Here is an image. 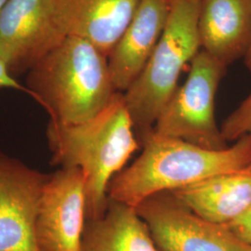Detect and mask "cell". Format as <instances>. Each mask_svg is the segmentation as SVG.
<instances>
[{"mask_svg": "<svg viewBox=\"0 0 251 251\" xmlns=\"http://www.w3.org/2000/svg\"><path fill=\"white\" fill-rule=\"evenodd\" d=\"M227 225L241 241L251 247V206Z\"/></svg>", "mask_w": 251, "mask_h": 251, "instance_id": "16", "label": "cell"}, {"mask_svg": "<svg viewBox=\"0 0 251 251\" xmlns=\"http://www.w3.org/2000/svg\"><path fill=\"white\" fill-rule=\"evenodd\" d=\"M87 222L85 179L78 168H60L41 191L34 225L40 251H79Z\"/></svg>", "mask_w": 251, "mask_h": 251, "instance_id": "7", "label": "cell"}, {"mask_svg": "<svg viewBox=\"0 0 251 251\" xmlns=\"http://www.w3.org/2000/svg\"><path fill=\"white\" fill-rule=\"evenodd\" d=\"M201 50L226 66L245 58L251 45V0H200Z\"/></svg>", "mask_w": 251, "mask_h": 251, "instance_id": "12", "label": "cell"}, {"mask_svg": "<svg viewBox=\"0 0 251 251\" xmlns=\"http://www.w3.org/2000/svg\"><path fill=\"white\" fill-rule=\"evenodd\" d=\"M200 0H171L167 25L144 70L123 99L135 128L153 127L163 108L179 87V75L201 50L198 18Z\"/></svg>", "mask_w": 251, "mask_h": 251, "instance_id": "4", "label": "cell"}, {"mask_svg": "<svg viewBox=\"0 0 251 251\" xmlns=\"http://www.w3.org/2000/svg\"><path fill=\"white\" fill-rule=\"evenodd\" d=\"M171 0H141L129 24L108 55L115 88L125 92L144 70L164 32Z\"/></svg>", "mask_w": 251, "mask_h": 251, "instance_id": "11", "label": "cell"}, {"mask_svg": "<svg viewBox=\"0 0 251 251\" xmlns=\"http://www.w3.org/2000/svg\"><path fill=\"white\" fill-rule=\"evenodd\" d=\"M79 251H158L134 207L109 200L105 214L86 222Z\"/></svg>", "mask_w": 251, "mask_h": 251, "instance_id": "14", "label": "cell"}, {"mask_svg": "<svg viewBox=\"0 0 251 251\" xmlns=\"http://www.w3.org/2000/svg\"><path fill=\"white\" fill-rule=\"evenodd\" d=\"M28 94L42 105L50 120L78 124L97 116L117 91L108 56L89 41L66 36L27 72Z\"/></svg>", "mask_w": 251, "mask_h": 251, "instance_id": "3", "label": "cell"}, {"mask_svg": "<svg viewBox=\"0 0 251 251\" xmlns=\"http://www.w3.org/2000/svg\"><path fill=\"white\" fill-rule=\"evenodd\" d=\"M135 209L158 251H251L228 225L200 217L171 192L146 198Z\"/></svg>", "mask_w": 251, "mask_h": 251, "instance_id": "6", "label": "cell"}, {"mask_svg": "<svg viewBox=\"0 0 251 251\" xmlns=\"http://www.w3.org/2000/svg\"><path fill=\"white\" fill-rule=\"evenodd\" d=\"M227 67L200 50L190 63L186 80L163 108L152 129L207 150L226 149L227 142L216 122L215 100Z\"/></svg>", "mask_w": 251, "mask_h": 251, "instance_id": "5", "label": "cell"}, {"mask_svg": "<svg viewBox=\"0 0 251 251\" xmlns=\"http://www.w3.org/2000/svg\"><path fill=\"white\" fill-rule=\"evenodd\" d=\"M244 61H245V64H246L247 68H248L250 71H251V45L250 50H249V51H248V53H247V55H246L245 58H244Z\"/></svg>", "mask_w": 251, "mask_h": 251, "instance_id": "18", "label": "cell"}, {"mask_svg": "<svg viewBox=\"0 0 251 251\" xmlns=\"http://www.w3.org/2000/svg\"><path fill=\"white\" fill-rule=\"evenodd\" d=\"M49 175L0 149V251H40L34 225Z\"/></svg>", "mask_w": 251, "mask_h": 251, "instance_id": "9", "label": "cell"}, {"mask_svg": "<svg viewBox=\"0 0 251 251\" xmlns=\"http://www.w3.org/2000/svg\"><path fill=\"white\" fill-rule=\"evenodd\" d=\"M134 128L121 92H117L97 116L85 122L64 125L50 120L46 138L51 153L50 163L82 171L87 221L105 214L111 180L139 148Z\"/></svg>", "mask_w": 251, "mask_h": 251, "instance_id": "2", "label": "cell"}, {"mask_svg": "<svg viewBox=\"0 0 251 251\" xmlns=\"http://www.w3.org/2000/svg\"><path fill=\"white\" fill-rule=\"evenodd\" d=\"M52 0H8L0 12V59L15 77L59 44Z\"/></svg>", "mask_w": 251, "mask_h": 251, "instance_id": "8", "label": "cell"}, {"mask_svg": "<svg viewBox=\"0 0 251 251\" xmlns=\"http://www.w3.org/2000/svg\"><path fill=\"white\" fill-rule=\"evenodd\" d=\"M141 0H52L55 25L63 36L85 39L109 55Z\"/></svg>", "mask_w": 251, "mask_h": 251, "instance_id": "10", "label": "cell"}, {"mask_svg": "<svg viewBox=\"0 0 251 251\" xmlns=\"http://www.w3.org/2000/svg\"><path fill=\"white\" fill-rule=\"evenodd\" d=\"M0 88L22 90L28 94L25 86H23L10 74L5 63L0 59Z\"/></svg>", "mask_w": 251, "mask_h": 251, "instance_id": "17", "label": "cell"}, {"mask_svg": "<svg viewBox=\"0 0 251 251\" xmlns=\"http://www.w3.org/2000/svg\"><path fill=\"white\" fill-rule=\"evenodd\" d=\"M7 1H8V0H0V12H1L2 9L4 8V6H5V4L7 3Z\"/></svg>", "mask_w": 251, "mask_h": 251, "instance_id": "19", "label": "cell"}, {"mask_svg": "<svg viewBox=\"0 0 251 251\" xmlns=\"http://www.w3.org/2000/svg\"><path fill=\"white\" fill-rule=\"evenodd\" d=\"M141 139L140 156L117 173L108 187L109 200L134 208L153 195L174 192L251 165V137L248 135L220 151L158 134L152 128L141 133Z\"/></svg>", "mask_w": 251, "mask_h": 251, "instance_id": "1", "label": "cell"}, {"mask_svg": "<svg viewBox=\"0 0 251 251\" xmlns=\"http://www.w3.org/2000/svg\"><path fill=\"white\" fill-rule=\"evenodd\" d=\"M221 131L226 142L237 141L247 135L251 137V92L240 105L226 117L221 126Z\"/></svg>", "mask_w": 251, "mask_h": 251, "instance_id": "15", "label": "cell"}, {"mask_svg": "<svg viewBox=\"0 0 251 251\" xmlns=\"http://www.w3.org/2000/svg\"><path fill=\"white\" fill-rule=\"evenodd\" d=\"M171 193L200 217L229 225L251 206V167L216 175Z\"/></svg>", "mask_w": 251, "mask_h": 251, "instance_id": "13", "label": "cell"}]
</instances>
